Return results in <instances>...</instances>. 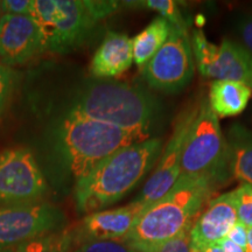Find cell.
<instances>
[{
  "label": "cell",
  "instance_id": "cell-1",
  "mask_svg": "<svg viewBox=\"0 0 252 252\" xmlns=\"http://www.w3.org/2000/svg\"><path fill=\"white\" fill-rule=\"evenodd\" d=\"M146 139L139 132L64 111L50 128L49 146L55 165L76 184L118 150Z\"/></svg>",
  "mask_w": 252,
  "mask_h": 252
},
{
  "label": "cell",
  "instance_id": "cell-2",
  "mask_svg": "<svg viewBox=\"0 0 252 252\" xmlns=\"http://www.w3.org/2000/svg\"><path fill=\"white\" fill-rule=\"evenodd\" d=\"M64 111L150 137L161 118L162 105L140 86L89 78L75 90Z\"/></svg>",
  "mask_w": 252,
  "mask_h": 252
},
{
  "label": "cell",
  "instance_id": "cell-3",
  "mask_svg": "<svg viewBox=\"0 0 252 252\" xmlns=\"http://www.w3.org/2000/svg\"><path fill=\"white\" fill-rule=\"evenodd\" d=\"M216 184L203 176H180L165 196L144 210L123 239L135 252H158L191 226Z\"/></svg>",
  "mask_w": 252,
  "mask_h": 252
},
{
  "label": "cell",
  "instance_id": "cell-4",
  "mask_svg": "<svg viewBox=\"0 0 252 252\" xmlns=\"http://www.w3.org/2000/svg\"><path fill=\"white\" fill-rule=\"evenodd\" d=\"M162 147L160 138H150L106 158L75 184L78 212L89 215L122 200L153 168Z\"/></svg>",
  "mask_w": 252,
  "mask_h": 252
},
{
  "label": "cell",
  "instance_id": "cell-5",
  "mask_svg": "<svg viewBox=\"0 0 252 252\" xmlns=\"http://www.w3.org/2000/svg\"><path fill=\"white\" fill-rule=\"evenodd\" d=\"M122 5L111 0H33L31 15L42 32L43 50L67 54L83 45L96 25Z\"/></svg>",
  "mask_w": 252,
  "mask_h": 252
},
{
  "label": "cell",
  "instance_id": "cell-6",
  "mask_svg": "<svg viewBox=\"0 0 252 252\" xmlns=\"http://www.w3.org/2000/svg\"><path fill=\"white\" fill-rule=\"evenodd\" d=\"M230 174L229 149L219 117L202 99L181 157L180 176H203L222 184Z\"/></svg>",
  "mask_w": 252,
  "mask_h": 252
},
{
  "label": "cell",
  "instance_id": "cell-7",
  "mask_svg": "<svg viewBox=\"0 0 252 252\" xmlns=\"http://www.w3.org/2000/svg\"><path fill=\"white\" fill-rule=\"evenodd\" d=\"M195 62L188 33L173 27L168 39L141 74L147 86L163 94H176L193 80Z\"/></svg>",
  "mask_w": 252,
  "mask_h": 252
},
{
  "label": "cell",
  "instance_id": "cell-8",
  "mask_svg": "<svg viewBox=\"0 0 252 252\" xmlns=\"http://www.w3.org/2000/svg\"><path fill=\"white\" fill-rule=\"evenodd\" d=\"M48 190L34 154L15 147L0 153V206L41 202Z\"/></svg>",
  "mask_w": 252,
  "mask_h": 252
},
{
  "label": "cell",
  "instance_id": "cell-9",
  "mask_svg": "<svg viewBox=\"0 0 252 252\" xmlns=\"http://www.w3.org/2000/svg\"><path fill=\"white\" fill-rule=\"evenodd\" d=\"M197 70L215 81H236L252 90V53L241 43L224 39L220 46L207 39L202 31H195L190 39Z\"/></svg>",
  "mask_w": 252,
  "mask_h": 252
},
{
  "label": "cell",
  "instance_id": "cell-10",
  "mask_svg": "<svg viewBox=\"0 0 252 252\" xmlns=\"http://www.w3.org/2000/svg\"><path fill=\"white\" fill-rule=\"evenodd\" d=\"M64 223V215L48 202L0 206V252H5Z\"/></svg>",
  "mask_w": 252,
  "mask_h": 252
},
{
  "label": "cell",
  "instance_id": "cell-11",
  "mask_svg": "<svg viewBox=\"0 0 252 252\" xmlns=\"http://www.w3.org/2000/svg\"><path fill=\"white\" fill-rule=\"evenodd\" d=\"M200 104L190 106L182 111L176 119L174 130L168 143L162 147L157 167L145 184L143 190L135 201L149 207L156 203L171 190L178 179L180 178L181 157L186 141L196 118Z\"/></svg>",
  "mask_w": 252,
  "mask_h": 252
},
{
  "label": "cell",
  "instance_id": "cell-12",
  "mask_svg": "<svg viewBox=\"0 0 252 252\" xmlns=\"http://www.w3.org/2000/svg\"><path fill=\"white\" fill-rule=\"evenodd\" d=\"M43 52V36L32 15L0 17V59L2 64L19 65Z\"/></svg>",
  "mask_w": 252,
  "mask_h": 252
},
{
  "label": "cell",
  "instance_id": "cell-13",
  "mask_svg": "<svg viewBox=\"0 0 252 252\" xmlns=\"http://www.w3.org/2000/svg\"><path fill=\"white\" fill-rule=\"evenodd\" d=\"M146 208L134 200L124 207L89 214L76 229L77 241L82 244L87 241L124 239Z\"/></svg>",
  "mask_w": 252,
  "mask_h": 252
},
{
  "label": "cell",
  "instance_id": "cell-14",
  "mask_svg": "<svg viewBox=\"0 0 252 252\" xmlns=\"http://www.w3.org/2000/svg\"><path fill=\"white\" fill-rule=\"evenodd\" d=\"M238 222L237 209L232 191L222 194L208 204L190 229V239L196 252L219 243Z\"/></svg>",
  "mask_w": 252,
  "mask_h": 252
},
{
  "label": "cell",
  "instance_id": "cell-15",
  "mask_svg": "<svg viewBox=\"0 0 252 252\" xmlns=\"http://www.w3.org/2000/svg\"><path fill=\"white\" fill-rule=\"evenodd\" d=\"M132 63V39L126 34L109 32L91 60L90 72L94 78L111 80L128 70Z\"/></svg>",
  "mask_w": 252,
  "mask_h": 252
},
{
  "label": "cell",
  "instance_id": "cell-16",
  "mask_svg": "<svg viewBox=\"0 0 252 252\" xmlns=\"http://www.w3.org/2000/svg\"><path fill=\"white\" fill-rule=\"evenodd\" d=\"M251 97V88L242 82L214 81L210 84L208 102L217 117L229 118L241 115Z\"/></svg>",
  "mask_w": 252,
  "mask_h": 252
},
{
  "label": "cell",
  "instance_id": "cell-17",
  "mask_svg": "<svg viewBox=\"0 0 252 252\" xmlns=\"http://www.w3.org/2000/svg\"><path fill=\"white\" fill-rule=\"evenodd\" d=\"M229 149L230 174L242 184L252 186V130L232 124L226 134Z\"/></svg>",
  "mask_w": 252,
  "mask_h": 252
},
{
  "label": "cell",
  "instance_id": "cell-18",
  "mask_svg": "<svg viewBox=\"0 0 252 252\" xmlns=\"http://www.w3.org/2000/svg\"><path fill=\"white\" fill-rule=\"evenodd\" d=\"M173 26L166 19L157 17L132 39L133 62L143 69L159 52L171 34Z\"/></svg>",
  "mask_w": 252,
  "mask_h": 252
},
{
  "label": "cell",
  "instance_id": "cell-19",
  "mask_svg": "<svg viewBox=\"0 0 252 252\" xmlns=\"http://www.w3.org/2000/svg\"><path fill=\"white\" fill-rule=\"evenodd\" d=\"M77 242L76 229H62L31 239L5 252H72Z\"/></svg>",
  "mask_w": 252,
  "mask_h": 252
},
{
  "label": "cell",
  "instance_id": "cell-20",
  "mask_svg": "<svg viewBox=\"0 0 252 252\" xmlns=\"http://www.w3.org/2000/svg\"><path fill=\"white\" fill-rule=\"evenodd\" d=\"M125 4L156 11L160 14V17L166 19L173 27L187 32V23L185 21L178 1H174V0H145V1H126Z\"/></svg>",
  "mask_w": 252,
  "mask_h": 252
},
{
  "label": "cell",
  "instance_id": "cell-21",
  "mask_svg": "<svg viewBox=\"0 0 252 252\" xmlns=\"http://www.w3.org/2000/svg\"><path fill=\"white\" fill-rule=\"evenodd\" d=\"M232 193L237 209L238 222L248 229L252 228V186L242 184L232 190Z\"/></svg>",
  "mask_w": 252,
  "mask_h": 252
},
{
  "label": "cell",
  "instance_id": "cell-22",
  "mask_svg": "<svg viewBox=\"0 0 252 252\" xmlns=\"http://www.w3.org/2000/svg\"><path fill=\"white\" fill-rule=\"evenodd\" d=\"M72 252H135L123 239L110 241H87Z\"/></svg>",
  "mask_w": 252,
  "mask_h": 252
},
{
  "label": "cell",
  "instance_id": "cell-23",
  "mask_svg": "<svg viewBox=\"0 0 252 252\" xmlns=\"http://www.w3.org/2000/svg\"><path fill=\"white\" fill-rule=\"evenodd\" d=\"M17 80V72L11 67L1 63L0 64V116L5 111L6 106L11 99Z\"/></svg>",
  "mask_w": 252,
  "mask_h": 252
},
{
  "label": "cell",
  "instance_id": "cell-24",
  "mask_svg": "<svg viewBox=\"0 0 252 252\" xmlns=\"http://www.w3.org/2000/svg\"><path fill=\"white\" fill-rule=\"evenodd\" d=\"M158 252H196L190 239V229L186 230L178 237L171 239L162 245Z\"/></svg>",
  "mask_w": 252,
  "mask_h": 252
},
{
  "label": "cell",
  "instance_id": "cell-25",
  "mask_svg": "<svg viewBox=\"0 0 252 252\" xmlns=\"http://www.w3.org/2000/svg\"><path fill=\"white\" fill-rule=\"evenodd\" d=\"M33 0H2L1 13L8 15H31Z\"/></svg>",
  "mask_w": 252,
  "mask_h": 252
},
{
  "label": "cell",
  "instance_id": "cell-26",
  "mask_svg": "<svg viewBox=\"0 0 252 252\" xmlns=\"http://www.w3.org/2000/svg\"><path fill=\"white\" fill-rule=\"evenodd\" d=\"M236 28L242 40V45L252 53V14L243 15L237 21Z\"/></svg>",
  "mask_w": 252,
  "mask_h": 252
},
{
  "label": "cell",
  "instance_id": "cell-27",
  "mask_svg": "<svg viewBox=\"0 0 252 252\" xmlns=\"http://www.w3.org/2000/svg\"><path fill=\"white\" fill-rule=\"evenodd\" d=\"M226 238H229L230 241L234 242V243L237 244L238 247L245 249L248 243V228L242 224V223L237 222L231 229H230L228 235H226Z\"/></svg>",
  "mask_w": 252,
  "mask_h": 252
},
{
  "label": "cell",
  "instance_id": "cell-28",
  "mask_svg": "<svg viewBox=\"0 0 252 252\" xmlns=\"http://www.w3.org/2000/svg\"><path fill=\"white\" fill-rule=\"evenodd\" d=\"M219 245L223 252H245V249L238 247L234 242L230 241L229 238H223L219 242Z\"/></svg>",
  "mask_w": 252,
  "mask_h": 252
},
{
  "label": "cell",
  "instance_id": "cell-29",
  "mask_svg": "<svg viewBox=\"0 0 252 252\" xmlns=\"http://www.w3.org/2000/svg\"><path fill=\"white\" fill-rule=\"evenodd\" d=\"M245 252H252V228L248 229V243Z\"/></svg>",
  "mask_w": 252,
  "mask_h": 252
},
{
  "label": "cell",
  "instance_id": "cell-30",
  "mask_svg": "<svg viewBox=\"0 0 252 252\" xmlns=\"http://www.w3.org/2000/svg\"><path fill=\"white\" fill-rule=\"evenodd\" d=\"M202 252H223V251L219 245V243H216V244H212V245H209V247L204 248Z\"/></svg>",
  "mask_w": 252,
  "mask_h": 252
},
{
  "label": "cell",
  "instance_id": "cell-31",
  "mask_svg": "<svg viewBox=\"0 0 252 252\" xmlns=\"http://www.w3.org/2000/svg\"><path fill=\"white\" fill-rule=\"evenodd\" d=\"M2 13H1V1H0V17H1Z\"/></svg>",
  "mask_w": 252,
  "mask_h": 252
},
{
  "label": "cell",
  "instance_id": "cell-32",
  "mask_svg": "<svg viewBox=\"0 0 252 252\" xmlns=\"http://www.w3.org/2000/svg\"><path fill=\"white\" fill-rule=\"evenodd\" d=\"M251 121H252V116H251Z\"/></svg>",
  "mask_w": 252,
  "mask_h": 252
}]
</instances>
